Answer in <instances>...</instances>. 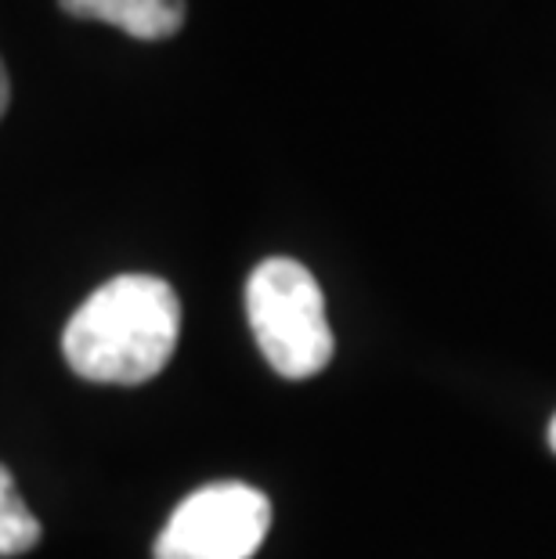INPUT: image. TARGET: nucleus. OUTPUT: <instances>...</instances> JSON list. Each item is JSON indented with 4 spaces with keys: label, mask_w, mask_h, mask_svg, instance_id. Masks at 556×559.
Segmentation results:
<instances>
[{
    "label": "nucleus",
    "mask_w": 556,
    "mask_h": 559,
    "mask_svg": "<svg viewBox=\"0 0 556 559\" xmlns=\"http://www.w3.org/2000/svg\"><path fill=\"white\" fill-rule=\"evenodd\" d=\"M181 304L170 282L120 275L91 293L69 318L62 350L69 368L105 386H138L156 379L177 347Z\"/></svg>",
    "instance_id": "obj_1"
},
{
    "label": "nucleus",
    "mask_w": 556,
    "mask_h": 559,
    "mask_svg": "<svg viewBox=\"0 0 556 559\" xmlns=\"http://www.w3.org/2000/svg\"><path fill=\"white\" fill-rule=\"evenodd\" d=\"M246 314L260 354L286 379H311L333 361L336 340L315 275L289 257H271L246 282Z\"/></svg>",
    "instance_id": "obj_2"
},
{
    "label": "nucleus",
    "mask_w": 556,
    "mask_h": 559,
    "mask_svg": "<svg viewBox=\"0 0 556 559\" xmlns=\"http://www.w3.org/2000/svg\"><path fill=\"white\" fill-rule=\"evenodd\" d=\"M271 502L250 484L199 487L156 538V559H250L268 538Z\"/></svg>",
    "instance_id": "obj_3"
},
{
    "label": "nucleus",
    "mask_w": 556,
    "mask_h": 559,
    "mask_svg": "<svg viewBox=\"0 0 556 559\" xmlns=\"http://www.w3.org/2000/svg\"><path fill=\"white\" fill-rule=\"evenodd\" d=\"M66 15L109 22L134 40H167L185 26V0H58Z\"/></svg>",
    "instance_id": "obj_4"
},
{
    "label": "nucleus",
    "mask_w": 556,
    "mask_h": 559,
    "mask_svg": "<svg viewBox=\"0 0 556 559\" xmlns=\"http://www.w3.org/2000/svg\"><path fill=\"white\" fill-rule=\"evenodd\" d=\"M37 542H40V520L19 498V502H11L0 513V556H22Z\"/></svg>",
    "instance_id": "obj_5"
},
{
    "label": "nucleus",
    "mask_w": 556,
    "mask_h": 559,
    "mask_svg": "<svg viewBox=\"0 0 556 559\" xmlns=\"http://www.w3.org/2000/svg\"><path fill=\"white\" fill-rule=\"evenodd\" d=\"M11 502H19V491H15V480H11V473L0 466V513L11 506Z\"/></svg>",
    "instance_id": "obj_6"
},
{
    "label": "nucleus",
    "mask_w": 556,
    "mask_h": 559,
    "mask_svg": "<svg viewBox=\"0 0 556 559\" xmlns=\"http://www.w3.org/2000/svg\"><path fill=\"white\" fill-rule=\"evenodd\" d=\"M8 102H11V83H8V73H4V62H0V116L8 112Z\"/></svg>",
    "instance_id": "obj_7"
},
{
    "label": "nucleus",
    "mask_w": 556,
    "mask_h": 559,
    "mask_svg": "<svg viewBox=\"0 0 556 559\" xmlns=\"http://www.w3.org/2000/svg\"><path fill=\"white\" fill-rule=\"evenodd\" d=\"M549 444H553V451H556V415H553V423H549Z\"/></svg>",
    "instance_id": "obj_8"
}]
</instances>
